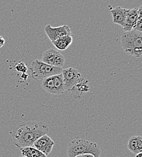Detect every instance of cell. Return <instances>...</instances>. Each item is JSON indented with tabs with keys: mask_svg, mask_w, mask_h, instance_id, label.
<instances>
[{
	"mask_svg": "<svg viewBox=\"0 0 142 157\" xmlns=\"http://www.w3.org/2000/svg\"><path fill=\"white\" fill-rule=\"evenodd\" d=\"M90 91L88 81L85 78H82L81 82L78 83L70 92L75 98H79L82 94L84 93H88Z\"/></svg>",
	"mask_w": 142,
	"mask_h": 157,
	"instance_id": "obj_12",
	"label": "cell"
},
{
	"mask_svg": "<svg viewBox=\"0 0 142 157\" xmlns=\"http://www.w3.org/2000/svg\"><path fill=\"white\" fill-rule=\"evenodd\" d=\"M76 157H94L93 155L91 154H85V155H82Z\"/></svg>",
	"mask_w": 142,
	"mask_h": 157,
	"instance_id": "obj_21",
	"label": "cell"
},
{
	"mask_svg": "<svg viewBox=\"0 0 142 157\" xmlns=\"http://www.w3.org/2000/svg\"><path fill=\"white\" fill-rule=\"evenodd\" d=\"M15 70L18 72L22 73H25L27 72V68L26 65L24 62H21L18 63L15 65Z\"/></svg>",
	"mask_w": 142,
	"mask_h": 157,
	"instance_id": "obj_17",
	"label": "cell"
},
{
	"mask_svg": "<svg viewBox=\"0 0 142 157\" xmlns=\"http://www.w3.org/2000/svg\"><path fill=\"white\" fill-rule=\"evenodd\" d=\"M100 146L85 139H76L70 141L67 146L68 157H76L85 154H91L94 157H100L101 155Z\"/></svg>",
	"mask_w": 142,
	"mask_h": 157,
	"instance_id": "obj_2",
	"label": "cell"
},
{
	"mask_svg": "<svg viewBox=\"0 0 142 157\" xmlns=\"http://www.w3.org/2000/svg\"><path fill=\"white\" fill-rule=\"evenodd\" d=\"M54 145L55 143L52 139L48 136L44 135L38 139L33 146L35 149L47 156L51 153Z\"/></svg>",
	"mask_w": 142,
	"mask_h": 157,
	"instance_id": "obj_8",
	"label": "cell"
},
{
	"mask_svg": "<svg viewBox=\"0 0 142 157\" xmlns=\"http://www.w3.org/2000/svg\"><path fill=\"white\" fill-rule=\"evenodd\" d=\"M5 44V39H4L2 36H0V48L4 46Z\"/></svg>",
	"mask_w": 142,
	"mask_h": 157,
	"instance_id": "obj_19",
	"label": "cell"
},
{
	"mask_svg": "<svg viewBox=\"0 0 142 157\" xmlns=\"http://www.w3.org/2000/svg\"><path fill=\"white\" fill-rule=\"evenodd\" d=\"M31 77L34 80H44L61 74L62 68L49 65L41 60H35L32 63L30 68Z\"/></svg>",
	"mask_w": 142,
	"mask_h": 157,
	"instance_id": "obj_4",
	"label": "cell"
},
{
	"mask_svg": "<svg viewBox=\"0 0 142 157\" xmlns=\"http://www.w3.org/2000/svg\"><path fill=\"white\" fill-rule=\"evenodd\" d=\"M41 61L53 67L62 68L65 63V58L58 51L49 48L44 52Z\"/></svg>",
	"mask_w": 142,
	"mask_h": 157,
	"instance_id": "obj_6",
	"label": "cell"
},
{
	"mask_svg": "<svg viewBox=\"0 0 142 157\" xmlns=\"http://www.w3.org/2000/svg\"><path fill=\"white\" fill-rule=\"evenodd\" d=\"M135 157H142V153H139V154H136V155Z\"/></svg>",
	"mask_w": 142,
	"mask_h": 157,
	"instance_id": "obj_22",
	"label": "cell"
},
{
	"mask_svg": "<svg viewBox=\"0 0 142 157\" xmlns=\"http://www.w3.org/2000/svg\"><path fill=\"white\" fill-rule=\"evenodd\" d=\"M54 78V88L55 94L60 95L63 94L65 91L63 78L62 74H59L53 76Z\"/></svg>",
	"mask_w": 142,
	"mask_h": 157,
	"instance_id": "obj_14",
	"label": "cell"
},
{
	"mask_svg": "<svg viewBox=\"0 0 142 157\" xmlns=\"http://www.w3.org/2000/svg\"><path fill=\"white\" fill-rule=\"evenodd\" d=\"M28 76H29V75H27V74H26V73H22V75H21V78H22L23 80H26L27 78H28Z\"/></svg>",
	"mask_w": 142,
	"mask_h": 157,
	"instance_id": "obj_20",
	"label": "cell"
},
{
	"mask_svg": "<svg viewBox=\"0 0 142 157\" xmlns=\"http://www.w3.org/2000/svg\"><path fill=\"white\" fill-rule=\"evenodd\" d=\"M20 157H24V156H21Z\"/></svg>",
	"mask_w": 142,
	"mask_h": 157,
	"instance_id": "obj_23",
	"label": "cell"
},
{
	"mask_svg": "<svg viewBox=\"0 0 142 157\" xmlns=\"http://www.w3.org/2000/svg\"><path fill=\"white\" fill-rule=\"evenodd\" d=\"M41 87L47 93L52 94H55L53 76L42 80L41 83Z\"/></svg>",
	"mask_w": 142,
	"mask_h": 157,
	"instance_id": "obj_16",
	"label": "cell"
},
{
	"mask_svg": "<svg viewBox=\"0 0 142 157\" xmlns=\"http://www.w3.org/2000/svg\"><path fill=\"white\" fill-rule=\"evenodd\" d=\"M48 126L40 121H28L20 124L10 132L14 144L18 148L32 147L40 138L49 132Z\"/></svg>",
	"mask_w": 142,
	"mask_h": 157,
	"instance_id": "obj_1",
	"label": "cell"
},
{
	"mask_svg": "<svg viewBox=\"0 0 142 157\" xmlns=\"http://www.w3.org/2000/svg\"><path fill=\"white\" fill-rule=\"evenodd\" d=\"M52 42L56 48L60 50H65L71 45L73 42V36L70 35L64 36Z\"/></svg>",
	"mask_w": 142,
	"mask_h": 157,
	"instance_id": "obj_13",
	"label": "cell"
},
{
	"mask_svg": "<svg viewBox=\"0 0 142 157\" xmlns=\"http://www.w3.org/2000/svg\"><path fill=\"white\" fill-rule=\"evenodd\" d=\"M22 156L25 157H47L40 151L33 147H27L20 149Z\"/></svg>",
	"mask_w": 142,
	"mask_h": 157,
	"instance_id": "obj_15",
	"label": "cell"
},
{
	"mask_svg": "<svg viewBox=\"0 0 142 157\" xmlns=\"http://www.w3.org/2000/svg\"><path fill=\"white\" fill-rule=\"evenodd\" d=\"M121 42L125 52L136 58H141L142 54V33L132 30L122 34Z\"/></svg>",
	"mask_w": 142,
	"mask_h": 157,
	"instance_id": "obj_3",
	"label": "cell"
},
{
	"mask_svg": "<svg viewBox=\"0 0 142 157\" xmlns=\"http://www.w3.org/2000/svg\"><path fill=\"white\" fill-rule=\"evenodd\" d=\"M61 74L63 78L65 90L68 91H70L83 78L79 72L73 67L62 70Z\"/></svg>",
	"mask_w": 142,
	"mask_h": 157,
	"instance_id": "obj_5",
	"label": "cell"
},
{
	"mask_svg": "<svg viewBox=\"0 0 142 157\" xmlns=\"http://www.w3.org/2000/svg\"><path fill=\"white\" fill-rule=\"evenodd\" d=\"M141 11H142V5L140 6L139 8L129 9L126 17L124 26L123 27L125 32H129L133 29L139 18V13Z\"/></svg>",
	"mask_w": 142,
	"mask_h": 157,
	"instance_id": "obj_9",
	"label": "cell"
},
{
	"mask_svg": "<svg viewBox=\"0 0 142 157\" xmlns=\"http://www.w3.org/2000/svg\"><path fill=\"white\" fill-rule=\"evenodd\" d=\"M128 10L129 9L122 8L119 6L114 9H111L110 12L112 13L113 23L119 24L123 27L125 22Z\"/></svg>",
	"mask_w": 142,
	"mask_h": 157,
	"instance_id": "obj_10",
	"label": "cell"
},
{
	"mask_svg": "<svg viewBox=\"0 0 142 157\" xmlns=\"http://www.w3.org/2000/svg\"><path fill=\"white\" fill-rule=\"evenodd\" d=\"M134 30H137L139 32H142V11H141L139 13V18L137 21V22L135 25V26L134 27L133 29Z\"/></svg>",
	"mask_w": 142,
	"mask_h": 157,
	"instance_id": "obj_18",
	"label": "cell"
},
{
	"mask_svg": "<svg viewBox=\"0 0 142 157\" xmlns=\"http://www.w3.org/2000/svg\"><path fill=\"white\" fill-rule=\"evenodd\" d=\"M44 31L49 39L53 42L64 36H72L69 26L63 25L57 27H53L50 25H47L44 27Z\"/></svg>",
	"mask_w": 142,
	"mask_h": 157,
	"instance_id": "obj_7",
	"label": "cell"
},
{
	"mask_svg": "<svg viewBox=\"0 0 142 157\" xmlns=\"http://www.w3.org/2000/svg\"><path fill=\"white\" fill-rule=\"evenodd\" d=\"M127 147L131 152L135 154L142 153V137L139 136H135L131 137L128 141Z\"/></svg>",
	"mask_w": 142,
	"mask_h": 157,
	"instance_id": "obj_11",
	"label": "cell"
}]
</instances>
